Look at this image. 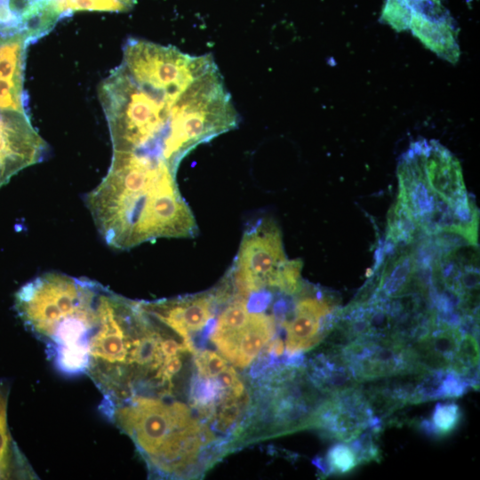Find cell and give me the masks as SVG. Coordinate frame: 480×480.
Masks as SVG:
<instances>
[{
  "label": "cell",
  "instance_id": "21",
  "mask_svg": "<svg viewBox=\"0 0 480 480\" xmlns=\"http://www.w3.org/2000/svg\"><path fill=\"white\" fill-rule=\"evenodd\" d=\"M62 18L76 12H115L131 10L136 0H56Z\"/></svg>",
  "mask_w": 480,
  "mask_h": 480
},
{
  "label": "cell",
  "instance_id": "5",
  "mask_svg": "<svg viewBox=\"0 0 480 480\" xmlns=\"http://www.w3.org/2000/svg\"><path fill=\"white\" fill-rule=\"evenodd\" d=\"M238 124L239 116L216 68L194 81L172 103L162 158L177 171L194 148Z\"/></svg>",
  "mask_w": 480,
  "mask_h": 480
},
{
  "label": "cell",
  "instance_id": "17",
  "mask_svg": "<svg viewBox=\"0 0 480 480\" xmlns=\"http://www.w3.org/2000/svg\"><path fill=\"white\" fill-rule=\"evenodd\" d=\"M275 333V321L263 313L252 312L249 321L240 329L212 341L229 361L246 367Z\"/></svg>",
  "mask_w": 480,
  "mask_h": 480
},
{
  "label": "cell",
  "instance_id": "25",
  "mask_svg": "<svg viewBox=\"0 0 480 480\" xmlns=\"http://www.w3.org/2000/svg\"><path fill=\"white\" fill-rule=\"evenodd\" d=\"M222 391L215 380H197L193 386L192 396L196 404L204 406Z\"/></svg>",
  "mask_w": 480,
  "mask_h": 480
},
{
  "label": "cell",
  "instance_id": "10",
  "mask_svg": "<svg viewBox=\"0 0 480 480\" xmlns=\"http://www.w3.org/2000/svg\"><path fill=\"white\" fill-rule=\"evenodd\" d=\"M341 354L359 383L422 370L411 348L396 341L354 340Z\"/></svg>",
  "mask_w": 480,
  "mask_h": 480
},
{
  "label": "cell",
  "instance_id": "22",
  "mask_svg": "<svg viewBox=\"0 0 480 480\" xmlns=\"http://www.w3.org/2000/svg\"><path fill=\"white\" fill-rule=\"evenodd\" d=\"M461 418L460 407L454 403L437 404L429 420L421 423L428 434L445 436L455 429Z\"/></svg>",
  "mask_w": 480,
  "mask_h": 480
},
{
  "label": "cell",
  "instance_id": "6",
  "mask_svg": "<svg viewBox=\"0 0 480 480\" xmlns=\"http://www.w3.org/2000/svg\"><path fill=\"white\" fill-rule=\"evenodd\" d=\"M300 260H288L276 224L262 219L244 234L232 269L241 294L276 288L287 294L300 287Z\"/></svg>",
  "mask_w": 480,
  "mask_h": 480
},
{
  "label": "cell",
  "instance_id": "26",
  "mask_svg": "<svg viewBox=\"0 0 480 480\" xmlns=\"http://www.w3.org/2000/svg\"><path fill=\"white\" fill-rule=\"evenodd\" d=\"M268 352L271 356H279L284 353V342L280 339L273 340L268 347Z\"/></svg>",
  "mask_w": 480,
  "mask_h": 480
},
{
  "label": "cell",
  "instance_id": "15",
  "mask_svg": "<svg viewBox=\"0 0 480 480\" xmlns=\"http://www.w3.org/2000/svg\"><path fill=\"white\" fill-rule=\"evenodd\" d=\"M29 44L22 34L0 36V111L27 114L23 81Z\"/></svg>",
  "mask_w": 480,
  "mask_h": 480
},
{
  "label": "cell",
  "instance_id": "24",
  "mask_svg": "<svg viewBox=\"0 0 480 480\" xmlns=\"http://www.w3.org/2000/svg\"><path fill=\"white\" fill-rule=\"evenodd\" d=\"M196 365L199 375L205 379H213L228 368L227 361L210 350L196 354Z\"/></svg>",
  "mask_w": 480,
  "mask_h": 480
},
{
  "label": "cell",
  "instance_id": "20",
  "mask_svg": "<svg viewBox=\"0 0 480 480\" xmlns=\"http://www.w3.org/2000/svg\"><path fill=\"white\" fill-rule=\"evenodd\" d=\"M419 230L409 211L397 198L388 212L386 242L395 246L409 244L412 243Z\"/></svg>",
  "mask_w": 480,
  "mask_h": 480
},
{
  "label": "cell",
  "instance_id": "7",
  "mask_svg": "<svg viewBox=\"0 0 480 480\" xmlns=\"http://www.w3.org/2000/svg\"><path fill=\"white\" fill-rule=\"evenodd\" d=\"M120 66L140 86L171 101L218 68L210 53L190 55L172 45L138 38L125 42Z\"/></svg>",
  "mask_w": 480,
  "mask_h": 480
},
{
  "label": "cell",
  "instance_id": "8",
  "mask_svg": "<svg viewBox=\"0 0 480 480\" xmlns=\"http://www.w3.org/2000/svg\"><path fill=\"white\" fill-rule=\"evenodd\" d=\"M380 20L397 32H411L440 58H460L455 22L441 0H385Z\"/></svg>",
  "mask_w": 480,
  "mask_h": 480
},
{
  "label": "cell",
  "instance_id": "14",
  "mask_svg": "<svg viewBox=\"0 0 480 480\" xmlns=\"http://www.w3.org/2000/svg\"><path fill=\"white\" fill-rule=\"evenodd\" d=\"M142 308L183 340L188 351L195 352L190 333L204 329L213 317L212 299L140 302Z\"/></svg>",
  "mask_w": 480,
  "mask_h": 480
},
{
  "label": "cell",
  "instance_id": "18",
  "mask_svg": "<svg viewBox=\"0 0 480 480\" xmlns=\"http://www.w3.org/2000/svg\"><path fill=\"white\" fill-rule=\"evenodd\" d=\"M8 388L0 384V479H36L7 424Z\"/></svg>",
  "mask_w": 480,
  "mask_h": 480
},
{
  "label": "cell",
  "instance_id": "2",
  "mask_svg": "<svg viewBox=\"0 0 480 480\" xmlns=\"http://www.w3.org/2000/svg\"><path fill=\"white\" fill-rule=\"evenodd\" d=\"M111 292L85 277L47 272L17 291L14 308L26 329L44 344L55 369L78 376L86 373L89 344Z\"/></svg>",
  "mask_w": 480,
  "mask_h": 480
},
{
  "label": "cell",
  "instance_id": "1",
  "mask_svg": "<svg viewBox=\"0 0 480 480\" xmlns=\"http://www.w3.org/2000/svg\"><path fill=\"white\" fill-rule=\"evenodd\" d=\"M175 175L162 158L113 151L106 176L85 196L108 246L126 250L157 238L196 235V222Z\"/></svg>",
  "mask_w": 480,
  "mask_h": 480
},
{
  "label": "cell",
  "instance_id": "16",
  "mask_svg": "<svg viewBox=\"0 0 480 480\" xmlns=\"http://www.w3.org/2000/svg\"><path fill=\"white\" fill-rule=\"evenodd\" d=\"M463 332L461 325L436 318L428 330L408 346L420 368L450 372Z\"/></svg>",
  "mask_w": 480,
  "mask_h": 480
},
{
  "label": "cell",
  "instance_id": "12",
  "mask_svg": "<svg viewBox=\"0 0 480 480\" xmlns=\"http://www.w3.org/2000/svg\"><path fill=\"white\" fill-rule=\"evenodd\" d=\"M47 144L27 114L0 111V188L21 170L39 163Z\"/></svg>",
  "mask_w": 480,
  "mask_h": 480
},
{
  "label": "cell",
  "instance_id": "9",
  "mask_svg": "<svg viewBox=\"0 0 480 480\" xmlns=\"http://www.w3.org/2000/svg\"><path fill=\"white\" fill-rule=\"evenodd\" d=\"M401 156L464 224L478 229L477 208L467 193L460 164L445 147L435 140L421 139L411 143Z\"/></svg>",
  "mask_w": 480,
  "mask_h": 480
},
{
  "label": "cell",
  "instance_id": "23",
  "mask_svg": "<svg viewBox=\"0 0 480 480\" xmlns=\"http://www.w3.org/2000/svg\"><path fill=\"white\" fill-rule=\"evenodd\" d=\"M318 460L317 467L325 474H345L359 464L353 449L345 444H334L328 451L325 460Z\"/></svg>",
  "mask_w": 480,
  "mask_h": 480
},
{
  "label": "cell",
  "instance_id": "19",
  "mask_svg": "<svg viewBox=\"0 0 480 480\" xmlns=\"http://www.w3.org/2000/svg\"><path fill=\"white\" fill-rule=\"evenodd\" d=\"M312 377L329 396L359 386L340 350L330 349L328 354L317 356L312 362Z\"/></svg>",
  "mask_w": 480,
  "mask_h": 480
},
{
  "label": "cell",
  "instance_id": "3",
  "mask_svg": "<svg viewBox=\"0 0 480 480\" xmlns=\"http://www.w3.org/2000/svg\"><path fill=\"white\" fill-rule=\"evenodd\" d=\"M99 408L133 441L152 470L161 475L180 472L210 441L211 432L180 402L131 396Z\"/></svg>",
  "mask_w": 480,
  "mask_h": 480
},
{
  "label": "cell",
  "instance_id": "13",
  "mask_svg": "<svg viewBox=\"0 0 480 480\" xmlns=\"http://www.w3.org/2000/svg\"><path fill=\"white\" fill-rule=\"evenodd\" d=\"M337 304L330 298L305 296L298 300L290 320L282 324L286 331V352L296 356L319 343L331 330Z\"/></svg>",
  "mask_w": 480,
  "mask_h": 480
},
{
  "label": "cell",
  "instance_id": "4",
  "mask_svg": "<svg viewBox=\"0 0 480 480\" xmlns=\"http://www.w3.org/2000/svg\"><path fill=\"white\" fill-rule=\"evenodd\" d=\"M98 95L114 151L162 158L173 101L140 86L121 66L100 84Z\"/></svg>",
  "mask_w": 480,
  "mask_h": 480
},
{
  "label": "cell",
  "instance_id": "11",
  "mask_svg": "<svg viewBox=\"0 0 480 480\" xmlns=\"http://www.w3.org/2000/svg\"><path fill=\"white\" fill-rule=\"evenodd\" d=\"M311 424L344 443L382 426L373 417L360 386L330 396L315 411Z\"/></svg>",
  "mask_w": 480,
  "mask_h": 480
}]
</instances>
